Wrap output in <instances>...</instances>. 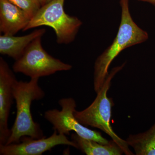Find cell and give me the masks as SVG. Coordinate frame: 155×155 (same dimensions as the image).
<instances>
[{
	"label": "cell",
	"mask_w": 155,
	"mask_h": 155,
	"mask_svg": "<svg viewBox=\"0 0 155 155\" xmlns=\"http://www.w3.org/2000/svg\"><path fill=\"white\" fill-rule=\"evenodd\" d=\"M39 2L40 3L41 6H43L45 5L46 4H48L49 2L52 0H38Z\"/></svg>",
	"instance_id": "5bb4252c"
},
{
	"label": "cell",
	"mask_w": 155,
	"mask_h": 155,
	"mask_svg": "<svg viewBox=\"0 0 155 155\" xmlns=\"http://www.w3.org/2000/svg\"><path fill=\"white\" fill-rule=\"evenodd\" d=\"M71 140L87 155H121L124 151L116 142L111 140L107 144H103L91 140L84 138L76 133L72 134Z\"/></svg>",
	"instance_id": "8fae6325"
},
{
	"label": "cell",
	"mask_w": 155,
	"mask_h": 155,
	"mask_svg": "<svg viewBox=\"0 0 155 155\" xmlns=\"http://www.w3.org/2000/svg\"><path fill=\"white\" fill-rule=\"evenodd\" d=\"M125 65V63H124L121 66L114 67L102 87L97 93V96L91 104L82 110H75L74 115L78 121L84 126L98 128L107 134L121 147L125 155H134V154L129 149L126 140L119 137L111 126L112 110L114 104L113 99L107 96L112 79Z\"/></svg>",
	"instance_id": "3957f363"
},
{
	"label": "cell",
	"mask_w": 155,
	"mask_h": 155,
	"mask_svg": "<svg viewBox=\"0 0 155 155\" xmlns=\"http://www.w3.org/2000/svg\"><path fill=\"white\" fill-rule=\"evenodd\" d=\"M126 141L133 149L134 155H155V122L144 132L130 134Z\"/></svg>",
	"instance_id": "7c38bea8"
},
{
	"label": "cell",
	"mask_w": 155,
	"mask_h": 155,
	"mask_svg": "<svg viewBox=\"0 0 155 155\" xmlns=\"http://www.w3.org/2000/svg\"><path fill=\"white\" fill-rule=\"evenodd\" d=\"M12 4L25 12L32 18L41 5L38 0H8Z\"/></svg>",
	"instance_id": "4fadbf2b"
},
{
	"label": "cell",
	"mask_w": 155,
	"mask_h": 155,
	"mask_svg": "<svg viewBox=\"0 0 155 155\" xmlns=\"http://www.w3.org/2000/svg\"><path fill=\"white\" fill-rule=\"evenodd\" d=\"M13 70L0 58V144H6L11 134L8 125L11 106L14 100L13 86L17 81Z\"/></svg>",
	"instance_id": "ba28073f"
},
{
	"label": "cell",
	"mask_w": 155,
	"mask_h": 155,
	"mask_svg": "<svg viewBox=\"0 0 155 155\" xmlns=\"http://www.w3.org/2000/svg\"><path fill=\"white\" fill-rule=\"evenodd\" d=\"M31 18L21 9L8 0H0V32L7 35H15L23 30Z\"/></svg>",
	"instance_id": "9c48e42d"
},
{
	"label": "cell",
	"mask_w": 155,
	"mask_h": 155,
	"mask_svg": "<svg viewBox=\"0 0 155 155\" xmlns=\"http://www.w3.org/2000/svg\"><path fill=\"white\" fill-rule=\"evenodd\" d=\"M121 18L117 35L114 41L94 63V87L96 93L102 87L109 74L111 63L123 50L147 40V32L140 28L131 17L129 0H120Z\"/></svg>",
	"instance_id": "6da1fadb"
},
{
	"label": "cell",
	"mask_w": 155,
	"mask_h": 155,
	"mask_svg": "<svg viewBox=\"0 0 155 155\" xmlns=\"http://www.w3.org/2000/svg\"><path fill=\"white\" fill-rule=\"evenodd\" d=\"M45 29H38L24 36L3 34L0 36V54L13 58L15 61L21 58L27 47L34 40L42 37Z\"/></svg>",
	"instance_id": "30bf717a"
},
{
	"label": "cell",
	"mask_w": 155,
	"mask_h": 155,
	"mask_svg": "<svg viewBox=\"0 0 155 155\" xmlns=\"http://www.w3.org/2000/svg\"><path fill=\"white\" fill-rule=\"evenodd\" d=\"M61 110H48L44 114L46 120L53 125V129L61 134L69 135L74 131L77 135L87 139L91 140L103 144H107L110 140L103 137L100 132L91 130L81 124L74 115L76 103L72 97L63 98L59 101Z\"/></svg>",
	"instance_id": "8992f818"
},
{
	"label": "cell",
	"mask_w": 155,
	"mask_h": 155,
	"mask_svg": "<svg viewBox=\"0 0 155 155\" xmlns=\"http://www.w3.org/2000/svg\"><path fill=\"white\" fill-rule=\"evenodd\" d=\"M138 1L146 2L149 3L152 5H155V0H138Z\"/></svg>",
	"instance_id": "9a60e30c"
},
{
	"label": "cell",
	"mask_w": 155,
	"mask_h": 155,
	"mask_svg": "<svg viewBox=\"0 0 155 155\" xmlns=\"http://www.w3.org/2000/svg\"><path fill=\"white\" fill-rule=\"evenodd\" d=\"M41 37L34 40L25 49L21 58L13 66V70L31 78L53 75L60 71L71 70L72 65L66 64L50 55L42 46Z\"/></svg>",
	"instance_id": "5b68a950"
},
{
	"label": "cell",
	"mask_w": 155,
	"mask_h": 155,
	"mask_svg": "<svg viewBox=\"0 0 155 155\" xmlns=\"http://www.w3.org/2000/svg\"><path fill=\"white\" fill-rule=\"evenodd\" d=\"M60 145H65L77 148L76 144L69 140L65 134H61L54 130V133L47 138L34 139L23 137L18 143L0 144L1 155H41L45 152Z\"/></svg>",
	"instance_id": "52a82bcc"
},
{
	"label": "cell",
	"mask_w": 155,
	"mask_h": 155,
	"mask_svg": "<svg viewBox=\"0 0 155 155\" xmlns=\"http://www.w3.org/2000/svg\"><path fill=\"white\" fill-rule=\"evenodd\" d=\"M39 78H31L29 81H17L13 86L17 114L11 134L6 144L18 143L23 137L34 139L45 137L38 123L35 122L31 111L34 101L43 98L45 92L38 84Z\"/></svg>",
	"instance_id": "7a4b0ae2"
},
{
	"label": "cell",
	"mask_w": 155,
	"mask_h": 155,
	"mask_svg": "<svg viewBox=\"0 0 155 155\" xmlns=\"http://www.w3.org/2000/svg\"><path fill=\"white\" fill-rule=\"evenodd\" d=\"M65 0H52L41 6L23 29L25 31L41 26L52 28L59 44H68L75 40L82 22L78 17L65 12Z\"/></svg>",
	"instance_id": "277c9868"
}]
</instances>
